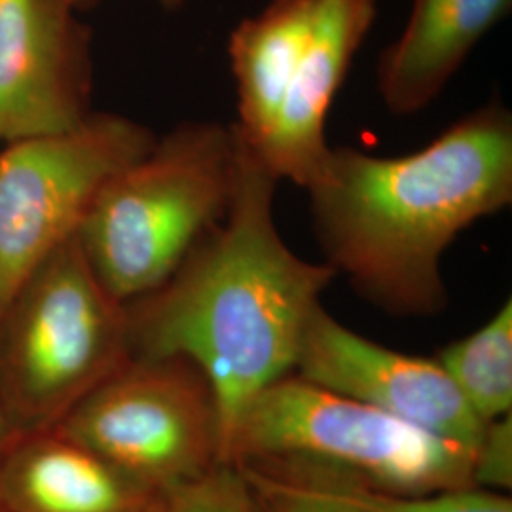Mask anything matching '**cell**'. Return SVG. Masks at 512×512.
<instances>
[{"instance_id": "obj_8", "label": "cell", "mask_w": 512, "mask_h": 512, "mask_svg": "<svg viewBox=\"0 0 512 512\" xmlns=\"http://www.w3.org/2000/svg\"><path fill=\"white\" fill-rule=\"evenodd\" d=\"M74 0H0V145L92 114V29Z\"/></svg>"}, {"instance_id": "obj_12", "label": "cell", "mask_w": 512, "mask_h": 512, "mask_svg": "<svg viewBox=\"0 0 512 512\" xmlns=\"http://www.w3.org/2000/svg\"><path fill=\"white\" fill-rule=\"evenodd\" d=\"M511 8L512 0H410L401 35L376 67L385 109L393 116L427 109Z\"/></svg>"}, {"instance_id": "obj_20", "label": "cell", "mask_w": 512, "mask_h": 512, "mask_svg": "<svg viewBox=\"0 0 512 512\" xmlns=\"http://www.w3.org/2000/svg\"><path fill=\"white\" fill-rule=\"evenodd\" d=\"M99 0H74V6L78 8V10H88V8H92L95 6ZM162 8L165 10H181L183 6H186V2L188 0H156Z\"/></svg>"}, {"instance_id": "obj_11", "label": "cell", "mask_w": 512, "mask_h": 512, "mask_svg": "<svg viewBox=\"0 0 512 512\" xmlns=\"http://www.w3.org/2000/svg\"><path fill=\"white\" fill-rule=\"evenodd\" d=\"M164 505L55 427L14 435L0 458L6 512H164Z\"/></svg>"}, {"instance_id": "obj_1", "label": "cell", "mask_w": 512, "mask_h": 512, "mask_svg": "<svg viewBox=\"0 0 512 512\" xmlns=\"http://www.w3.org/2000/svg\"><path fill=\"white\" fill-rule=\"evenodd\" d=\"M325 264L395 317L448 306L442 258L475 222L512 203V114L492 99L420 150L330 147L306 188Z\"/></svg>"}, {"instance_id": "obj_6", "label": "cell", "mask_w": 512, "mask_h": 512, "mask_svg": "<svg viewBox=\"0 0 512 512\" xmlns=\"http://www.w3.org/2000/svg\"><path fill=\"white\" fill-rule=\"evenodd\" d=\"M55 429L162 499L222 463L213 389L183 357L131 355Z\"/></svg>"}, {"instance_id": "obj_13", "label": "cell", "mask_w": 512, "mask_h": 512, "mask_svg": "<svg viewBox=\"0 0 512 512\" xmlns=\"http://www.w3.org/2000/svg\"><path fill=\"white\" fill-rule=\"evenodd\" d=\"M317 0H268L228 38L239 141L256 152L268 139L310 37Z\"/></svg>"}, {"instance_id": "obj_19", "label": "cell", "mask_w": 512, "mask_h": 512, "mask_svg": "<svg viewBox=\"0 0 512 512\" xmlns=\"http://www.w3.org/2000/svg\"><path fill=\"white\" fill-rule=\"evenodd\" d=\"M12 439H14V429L8 421L6 412H4V406L0 403V458L4 456V452H6V448H8Z\"/></svg>"}, {"instance_id": "obj_5", "label": "cell", "mask_w": 512, "mask_h": 512, "mask_svg": "<svg viewBox=\"0 0 512 512\" xmlns=\"http://www.w3.org/2000/svg\"><path fill=\"white\" fill-rule=\"evenodd\" d=\"M129 357L126 304L71 239L0 313V403L14 435L54 429Z\"/></svg>"}, {"instance_id": "obj_14", "label": "cell", "mask_w": 512, "mask_h": 512, "mask_svg": "<svg viewBox=\"0 0 512 512\" xmlns=\"http://www.w3.org/2000/svg\"><path fill=\"white\" fill-rule=\"evenodd\" d=\"M484 423L512 414V300L435 357Z\"/></svg>"}, {"instance_id": "obj_3", "label": "cell", "mask_w": 512, "mask_h": 512, "mask_svg": "<svg viewBox=\"0 0 512 512\" xmlns=\"http://www.w3.org/2000/svg\"><path fill=\"white\" fill-rule=\"evenodd\" d=\"M238 173L234 126L188 120L110 177L78 230L116 300L152 293L228 213Z\"/></svg>"}, {"instance_id": "obj_18", "label": "cell", "mask_w": 512, "mask_h": 512, "mask_svg": "<svg viewBox=\"0 0 512 512\" xmlns=\"http://www.w3.org/2000/svg\"><path fill=\"white\" fill-rule=\"evenodd\" d=\"M473 486L503 494L512 488V414L488 421L473 454Z\"/></svg>"}, {"instance_id": "obj_7", "label": "cell", "mask_w": 512, "mask_h": 512, "mask_svg": "<svg viewBox=\"0 0 512 512\" xmlns=\"http://www.w3.org/2000/svg\"><path fill=\"white\" fill-rule=\"evenodd\" d=\"M156 133L124 114L95 112L59 133L0 148V313L25 279L78 236L95 196Z\"/></svg>"}, {"instance_id": "obj_2", "label": "cell", "mask_w": 512, "mask_h": 512, "mask_svg": "<svg viewBox=\"0 0 512 512\" xmlns=\"http://www.w3.org/2000/svg\"><path fill=\"white\" fill-rule=\"evenodd\" d=\"M277 183L238 137L236 186L224 219L165 283L126 304L131 355L183 357L207 378L219 410L222 463L243 410L293 374L311 313L338 277L285 243L275 222Z\"/></svg>"}, {"instance_id": "obj_10", "label": "cell", "mask_w": 512, "mask_h": 512, "mask_svg": "<svg viewBox=\"0 0 512 512\" xmlns=\"http://www.w3.org/2000/svg\"><path fill=\"white\" fill-rule=\"evenodd\" d=\"M378 0H317L310 37L287 97L255 154L277 181L308 188L329 156L327 118L368 37Z\"/></svg>"}, {"instance_id": "obj_17", "label": "cell", "mask_w": 512, "mask_h": 512, "mask_svg": "<svg viewBox=\"0 0 512 512\" xmlns=\"http://www.w3.org/2000/svg\"><path fill=\"white\" fill-rule=\"evenodd\" d=\"M164 512H264L236 465L220 463L196 482L165 497Z\"/></svg>"}, {"instance_id": "obj_15", "label": "cell", "mask_w": 512, "mask_h": 512, "mask_svg": "<svg viewBox=\"0 0 512 512\" xmlns=\"http://www.w3.org/2000/svg\"><path fill=\"white\" fill-rule=\"evenodd\" d=\"M310 471L321 476L357 512H512L509 495L475 486L433 494H389L349 480L346 476L332 475L319 469Z\"/></svg>"}, {"instance_id": "obj_16", "label": "cell", "mask_w": 512, "mask_h": 512, "mask_svg": "<svg viewBox=\"0 0 512 512\" xmlns=\"http://www.w3.org/2000/svg\"><path fill=\"white\" fill-rule=\"evenodd\" d=\"M264 512H357L310 469L283 463L236 465Z\"/></svg>"}, {"instance_id": "obj_21", "label": "cell", "mask_w": 512, "mask_h": 512, "mask_svg": "<svg viewBox=\"0 0 512 512\" xmlns=\"http://www.w3.org/2000/svg\"><path fill=\"white\" fill-rule=\"evenodd\" d=\"M0 512H6V511H4V509H0Z\"/></svg>"}, {"instance_id": "obj_9", "label": "cell", "mask_w": 512, "mask_h": 512, "mask_svg": "<svg viewBox=\"0 0 512 512\" xmlns=\"http://www.w3.org/2000/svg\"><path fill=\"white\" fill-rule=\"evenodd\" d=\"M294 374L473 454L486 427L437 359L385 348L342 325L323 304L311 313Z\"/></svg>"}, {"instance_id": "obj_4", "label": "cell", "mask_w": 512, "mask_h": 512, "mask_svg": "<svg viewBox=\"0 0 512 512\" xmlns=\"http://www.w3.org/2000/svg\"><path fill=\"white\" fill-rule=\"evenodd\" d=\"M224 463H285L389 494L473 486V452L382 410L289 374L234 423Z\"/></svg>"}]
</instances>
